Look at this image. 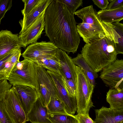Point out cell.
Here are the masks:
<instances>
[{
	"instance_id": "2",
	"label": "cell",
	"mask_w": 123,
	"mask_h": 123,
	"mask_svg": "<svg viewBox=\"0 0 123 123\" xmlns=\"http://www.w3.org/2000/svg\"><path fill=\"white\" fill-rule=\"evenodd\" d=\"M102 25L105 32L97 40L86 44L81 51L84 60L97 73L116 60L118 55L114 40L106 23L103 22Z\"/></svg>"
},
{
	"instance_id": "5",
	"label": "cell",
	"mask_w": 123,
	"mask_h": 123,
	"mask_svg": "<svg viewBox=\"0 0 123 123\" xmlns=\"http://www.w3.org/2000/svg\"><path fill=\"white\" fill-rule=\"evenodd\" d=\"M35 63L37 68L39 93L43 103L47 106L52 98H59L57 88L47 70Z\"/></svg>"
},
{
	"instance_id": "37",
	"label": "cell",
	"mask_w": 123,
	"mask_h": 123,
	"mask_svg": "<svg viewBox=\"0 0 123 123\" xmlns=\"http://www.w3.org/2000/svg\"><path fill=\"white\" fill-rule=\"evenodd\" d=\"M7 77L5 73L2 71H0V81L7 79Z\"/></svg>"
},
{
	"instance_id": "38",
	"label": "cell",
	"mask_w": 123,
	"mask_h": 123,
	"mask_svg": "<svg viewBox=\"0 0 123 123\" xmlns=\"http://www.w3.org/2000/svg\"><path fill=\"white\" fill-rule=\"evenodd\" d=\"M26 123V122H25V123Z\"/></svg>"
},
{
	"instance_id": "30",
	"label": "cell",
	"mask_w": 123,
	"mask_h": 123,
	"mask_svg": "<svg viewBox=\"0 0 123 123\" xmlns=\"http://www.w3.org/2000/svg\"><path fill=\"white\" fill-rule=\"evenodd\" d=\"M40 0H22L24 3V9L21 10L22 15L24 17L27 15L36 6Z\"/></svg>"
},
{
	"instance_id": "34",
	"label": "cell",
	"mask_w": 123,
	"mask_h": 123,
	"mask_svg": "<svg viewBox=\"0 0 123 123\" xmlns=\"http://www.w3.org/2000/svg\"><path fill=\"white\" fill-rule=\"evenodd\" d=\"M74 116L77 120L78 123H95L89 115L77 114Z\"/></svg>"
},
{
	"instance_id": "8",
	"label": "cell",
	"mask_w": 123,
	"mask_h": 123,
	"mask_svg": "<svg viewBox=\"0 0 123 123\" xmlns=\"http://www.w3.org/2000/svg\"><path fill=\"white\" fill-rule=\"evenodd\" d=\"M3 101L6 111L15 123H24L27 121L15 86L12 87Z\"/></svg>"
},
{
	"instance_id": "20",
	"label": "cell",
	"mask_w": 123,
	"mask_h": 123,
	"mask_svg": "<svg viewBox=\"0 0 123 123\" xmlns=\"http://www.w3.org/2000/svg\"><path fill=\"white\" fill-rule=\"evenodd\" d=\"M106 100L111 109L123 110V88H110L106 93Z\"/></svg>"
},
{
	"instance_id": "35",
	"label": "cell",
	"mask_w": 123,
	"mask_h": 123,
	"mask_svg": "<svg viewBox=\"0 0 123 123\" xmlns=\"http://www.w3.org/2000/svg\"><path fill=\"white\" fill-rule=\"evenodd\" d=\"M109 1L110 3L106 9H116L123 5V0H109Z\"/></svg>"
},
{
	"instance_id": "19",
	"label": "cell",
	"mask_w": 123,
	"mask_h": 123,
	"mask_svg": "<svg viewBox=\"0 0 123 123\" xmlns=\"http://www.w3.org/2000/svg\"><path fill=\"white\" fill-rule=\"evenodd\" d=\"M97 13L101 22L110 23L119 22L123 19V5L113 9L101 10Z\"/></svg>"
},
{
	"instance_id": "12",
	"label": "cell",
	"mask_w": 123,
	"mask_h": 123,
	"mask_svg": "<svg viewBox=\"0 0 123 123\" xmlns=\"http://www.w3.org/2000/svg\"><path fill=\"white\" fill-rule=\"evenodd\" d=\"M21 47L19 35L7 30L0 31V59L11 51Z\"/></svg>"
},
{
	"instance_id": "32",
	"label": "cell",
	"mask_w": 123,
	"mask_h": 123,
	"mask_svg": "<svg viewBox=\"0 0 123 123\" xmlns=\"http://www.w3.org/2000/svg\"><path fill=\"white\" fill-rule=\"evenodd\" d=\"M12 86L7 80L0 81V101L4 100Z\"/></svg>"
},
{
	"instance_id": "9",
	"label": "cell",
	"mask_w": 123,
	"mask_h": 123,
	"mask_svg": "<svg viewBox=\"0 0 123 123\" xmlns=\"http://www.w3.org/2000/svg\"><path fill=\"white\" fill-rule=\"evenodd\" d=\"M45 11L28 28L19 33V37L21 47L25 48L28 45L36 43L41 37L45 28Z\"/></svg>"
},
{
	"instance_id": "33",
	"label": "cell",
	"mask_w": 123,
	"mask_h": 123,
	"mask_svg": "<svg viewBox=\"0 0 123 123\" xmlns=\"http://www.w3.org/2000/svg\"><path fill=\"white\" fill-rule=\"evenodd\" d=\"M19 49H15L11 51L0 59V71H3V70L6 62Z\"/></svg>"
},
{
	"instance_id": "6",
	"label": "cell",
	"mask_w": 123,
	"mask_h": 123,
	"mask_svg": "<svg viewBox=\"0 0 123 123\" xmlns=\"http://www.w3.org/2000/svg\"><path fill=\"white\" fill-rule=\"evenodd\" d=\"M59 49L50 41H42L29 45L21 55L35 63L42 58L56 55Z\"/></svg>"
},
{
	"instance_id": "29",
	"label": "cell",
	"mask_w": 123,
	"mask_h": 123,
	"mask_svg": "<svg viewBox=\"0 0 123 123\" xmlns=\"http://www.w3.org/2000/svg\"><path fill=\"white\" fill-rule=\"evenodd\" d=\"M0 123H15L6 111L3 100L0 101Z\"/></svg>"
},
{
	"instance_id": "24",
	"label": "cell",
	"mask_w": 123,
	"mask_h": 123,
	"mask_svg": "<svg viewBox=\"0 0 123 123\" xmlns=\"http://www.w3.org/2000/svg\"><path fill=\"white\" fill-rule=\"evenodd\" d=\"M47 106L49 114H68L66 111L63 103L59 97L52 98Z\"/></svg>"
},
{
	"instance_id": "1",
	"label": "cell",
	"mask_w": 123,
	"mask_h": 123,
	"mask_svg": "<svg viewBox=\"0 0 123 123\" xmlns=\"http://www.w3.org/2000/svg\"><path fill=\"white\" fill-rule=\"evenodd\" d=\"M45 35L59 49L67 53L77 51L80 42L74 15L58 0H53L44 15Z\"/></svg>"
},
{
	"instance_id": "3",
	"label": "cell",
	"mask_w": 123,
	"mask_h": 123,
	"mask_svg": "<svg viewBox=\"0 0 123 123\" xmlns=\"http://www.w3.org/2000/svg\"><path fill=\"white\" fill-rule=\"evenodd\" d=\"M7 80L13 86H28L35 89L39 93L36 65L30 60L24 59L17 63L12 68Z\"/></svg>"
},
{
	"instance_id": "7",
	"label": "cell",
	"mask_w": 123,
	"mask_h": 123,
	"mask_svg": "<svg viewBox=\"0 0 123 123\" xmlns=\"http://www.w3.org/2000/svg\"><path fill=\"white\" fill-rule=\"evenodd\" d=\"M102 71L99 77L106 86L123 88V59H116Z\"/></svg>"
},
{
	"instance_id": "23",
	"label": "cell",
	"mask_w": 123,
	"mask_h": 123,
	"mask_svg": "<svg viewBox=\"0 0 123 123\" xmlns=\"http://www.w3.org/2000/svg\"><path fill=\"white\" fill-rule=\"evenodd\" d=\"M36 63L46 70L60 74L59 62L56 55L50 57L43 58L38 60Z\"/></svg>"
},
{
	"instance_id": "16",
	"label": "cell",
	"mask_w": 123,
	"mask_h": 123,
	"mask_svg": "<svg viewBox=\"0 0 123 123\" xmlns=\"http://www.w3.org/2000/svg\"><path fill=\"white\" fill-rule=\"evenodd\" d=\"M95 111V123H123V110H115L103 106Z\"/></svg>"
},
{
	"instance_id": "36",
	"label": "cell",
	"mask_w": 123,
	"mask_h": 123,
	"mask_svg": "<svg viewBox=\"0 0 123 123\" xmlns=\"http://www.w3.org/2000/svg\"><path fill=\"white\" fill-rule=\"evenodd\" d=\"M93 3L101 10L106 9L109 4L108 0H92Z\"/></svg>"
},
{
	"instance_id": "31",
	"label": "cell",
	"mask_w": 123,
	"mask_h": 123,
	"mask_svg": "<svg viewBox=\"0 0 123 123\" xmlns=\"http://www.w3.org/2000/svg\"><path fill=\"white\" fill-rule=\"evenodd\" d=\"M12 0H0V25L6 13L10 10L12 5Z\"/></svg>"
},
{
	"instance_id": "13",
	"label": "cell",
	"mask_w": 123,
	"mask_h": 123,
	"mask_svg": "<svg viewBox=\"0 0 123 123\" xmlns=\"http://www.w3.org/2000/svg\"><path fill=\"white\" fill-rule=\"evenodd\" d=\"M56 56L59 63L60 74L68 79L73 80L75 82V65L72 58L65 51L59 49Z\"/></svg>"
},
{
	"instance_id": "22",
	"label": "cell",
	"mask_w": 123,
	"mask_h": 123,
	"mask_svg": "<svg viewBox=\"0 0 123 123\" xmlns=\"http://www.w3.org/2000/svg\"><path fill=\"white\" fill-rule=\"evenodd\" d=\"M72 60L75 65L81 69L91 83L95 86V79L98 75L86 62L81 54L78 53L76 57L72 58Z\"/></svg>"
},
{
	"instance_id": "10",
	"label": "cell",
	"mask_w": 123,
	"mask_h": 123,
	"mask_svg": "<svg viewBox=\"0 0 123 123\" xmlns=\"http://www.w3.org/2000/svg\"><path fill=\"white\" fill-rule=\"evenodd\" d=\"M47 71L55 83L59 98L64 105L66 112L69 114L74 115L77 109L76 98L72 97L68 95L64 86L60 74L48 70Z\"/></svg>"
},
{
	"instance_id": "17",
	"label": "cell",
	"mask_w": 123,
	"mask_h": 123,
	"mask_svg": "<svg viewBox=\"0 0 123 123\" xmlns=\"http://www.w3.org/2000/svg\"><path fill=\"white\" fill-rule=\"evenodd\" d=\"M53 0H40L36 6L26 16L19 21L21 28V33L29 26L44 11Z\"/></svg>"
},
{
	"instance_id": "14",
	"label": "cell",
	"mask_w": 123,
	"mask_h": 123,
	"mask_svg": "<svg viewBox=\"0 0 123 123\" xmlns=\"http://www.w3.org/2000/svg\"><path fill=\"white\" fill-rule=\"evenodd\" d=\"M48 113L47 107L43 103L39 94L27 115V121L31 123H52L48 118Z\"/></svg>"
},
{
	"instance_id": "25",
	"label": "cell",
	"mask_w": 123,
	"mask_h": 123,
	"mask_svg": "<svg viewBox=\"0 0 123 123\" xmlns=\"http://www.w3.org/2000/svg\"><path fill=\"white\" fill-rule=\"evenodd\" d=\"M48 118L52 123H78L74 115L48 113Z\"/></svg>"
},
{
	"instance_id": "28",
	"label": "cell",
	"mask_w": 123,
	"mask_h": 123,
	"mask_svg": "<svg viewBox=\"0 0 123 123\" xmlns=\"http://www.w3.org/2000/svg\"><path fill=\"white\" fill-rule=\"evenodd\" d=\"M61 77L64 86L68 95L72 97L76 98L75 82L73 80L67 79L61 76Z\"/></svg>"
},
{
	"instance_id": "26",
	"label": "cell",
	"mask_w": 123,
	"mask_h": 123,
	"mask_svg": "<svg viewBox=\"0 0 123 123\" xmlns=\"http://www.w3.org/2000/svg\"><path fill=\"white\" fill-rule=\"evenodd\" d=\"M21 55L20 49L15 53L6 63L2 71L5 73L7 77L14 66L19 61Z\"/></svg>"
},
{
	"instance_id": "11",
	"label": "cell",
	"mask_w": 123,
	"mask_h": 123,
	"mask_svg": "<svg viewBox=\"0 0 123 123\" xmlns=\"http://www.w3.org/2000/svg\"><path fill=\"white\" fill-rule=\"evenodd\" d=\"M77 31L86 44L91 43L99 38L105 32L101 24H90L82 22L76 25Z\"/></svg>"
},
{
	"instance_id": "27",
	"label": "cell",
	"mask_w": 123,
	"mask_h": 123,
	"mask_svg": "<svg viewBox=\"0 0 123 123\" xmlns=\"http://www.w3.org/2000/svg\"><path fill=\"white\" fill-rule=\"evenodd\" d=\"M59 2L63 3L71 14L74 15L76 10L83 4L82 0H58Z\"/></svg>"
},
{
	"instance_id": "18",
	"label": "cell",
	"mask_w": 123,
	"mask_h": 123,
	"mask_svg": "<svg viewBox=\"0 0 123 123\" xmlns=\"http://www.w3.org/2000/svg\"><path fill=\"white\" fill-rule=\"evenodd\" d=\"M110 33L115 43L117 54H123V24L120 22L108 23Z\"/></svg>"
},
{
	"instance_id": "4",
	"label": "cell",
	"mask_w": 123,
	"mask_h": 123,
	"mask_svg": "<svg viewBox=\"0 0 123 123\" xmlns=\"http://www.w3.org/2000/svg\"><path fill=\"white\" fill-rule=\"evenodd\" d=\"M75 69L77 114L89 115L90 109L94 106L92 98L95 86L80 68L75 65Z\"/></svg>"
},
{
	"instance_id": "15",
	"label": "cell",
	"mask_w": 123,
	"mask_h": 123,
	"mask_svg": "<svg viewBox=\"0 0 123 123\" xmlns=\"http://www.w3.org/2000/svg\"><path fill=\"white\" fill-rule=\"evenodd\" d=\"M18 92L23 108L26 116L38 98L39 93L35 89L28 86H15Z\"/></svg>"
},
{
	"instance_id": "21",
	"label": "cell",
	"mask_w": 123,
	"mask_h": 123,
	"mask_svg": "<svg viewBox=\"0 0 123 123\" xmlns=\"http://www.w3.org/2000/svg\"><path fill=\"white\" fill-rule=\"evenodd\" d=\"M97 12L91 5L76 11L74 14L82 20V23L90 24H101Z\"/></svg>"
}]
</instances>
